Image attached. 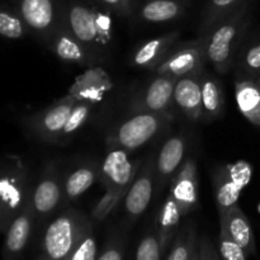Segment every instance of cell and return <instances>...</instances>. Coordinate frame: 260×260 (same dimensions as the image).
Returning <instances> with one entry per match:
<instances>
[{
	"label": "cell",
	"instance_id": "6da1fadb",
	"mask_svg": "<svg viewBox=\"0 0 260 260\" xmlns=\"http://www.w3.org/2000/svg\"><path fill=\"white\" fill-rule=\"evenodd\" d=\"M250 23L249 2L226 19L202 35L206 43V58L218 74H226L235 63L243 38Z\"/></svg>",
	"mask_w": 260,
	"mask_h": 260
},
{
	"label": "cell",
	"instance_id": "7a4b0ae2",
	"mask_svg": "<svg viewBox=\"0 0 260 260\" xmlns=\"http://www.w3.org/2000/svg\"><path fill=\"white\" fill-rule=\"evenodd\" d=\"M90 226V220L78 210L62 212L46 229L38 260H66Z\"/></svg>",
	"mask_w": 260,
	"mask_h": 260
},
{
	"label": "cell",
	"instance_id": "3957f363",
	"mask_svg": "<svg viewBox=\"0 0 260 260\" xmlns=\"http://www.w3.org/2000/svg\"><path fill=\"white\" fill-rule=\"evenodd\" d=\"M172 121V113L136 112L122 122L107 139L109 149H122L129 152L144 146L161 134Z\"/></svg>",
	"mask_w": 260,
	"mask_h": 260
},
{
	"label": "cell",
	"instance_id": "277c9868",
	"mask_svg": "<svg viewBox=\"0 0 260 260\" xmlns=\"http://www.w3.org/2000/svg\"><path fill=\"white\" fill-rule=\"evenodd\" d=\"M65 27L89 51L112 40V19L108 13L83 3H73L66 10Z\"/></svg>",
	"mask_w": 260,
	"mask_h": 260
},
{
	"label": "cell",
	"instance_id": "5b68a950",
	"mask_svg": "<svg viewBox=\"0 0 260 260\" xmlns=\"http://www.w3.org/2000/svg\"><path fill=\"white\" fill-rule=\"evenodd\" d=\"M29 197L24 168L19 162L4 165L0 169V233H7Z\"/></svg>",
	"mask_w": 260,
	"mask_h": 260
},
{
	"label": "cell",
	"instance_id": "8992f818",
	"mask_svg": "<svg viewBox=\"0 0 260 260\" xmlns=\"http://www.w3.org/2000/svg\"><path fill=\"white\" fill-rule=\"evenodd\" d=\"M251 175L253 167L244 160L216 169L213 174V189L218 215H225L231 207L239 205L241 192L250 183Z\"/></svg>",
	"mask_w": 260,
	"mask_h": 260
},
{
	"label": "cell",
	"instance_id": "52a82bcc",
	"mask_svg": "<svg viewBox=\"0 0 260 260\" xmlns=\"http://www.w3.org/2000/svg\"><path fill=\"white\" fill-rule=\"evenodd\" d=\"M206 61V43L205 38L201 36L194 41L175 43L167 57L155 69V73L177 79L201 75L203 74Z\"/></svg>",
	"mask_w": 260,
	"mask_h": 260
},
{
	"label": "cell",
	"instance_id": "ba28073f",
	"mask_svg": "<svg viewBox=\"0 0 260 260\" xmlns=\"http://www.w3.org/2000/svg\"><path fill=\"white\" fill-rule=\"evenodd\" d=\"M76 102L70 94L58 99L52 106L28 118V128L42 141L60 142L63 127Z\"/></svg>",
	"mask_w": 260,
	"mask_h": 260
},
{
	"label": "cell",
	"instance_id": "9c48e42d",
	"mask_svg": "<svg viewBox=\"0 0 260 260\" xmlns=\"http://www.w3.org/2000/svg\"><path fill=\"white\" fill-rule=\"evenodd\" d=\"M139 172V162L128 159V152L122 149H109L99 168V179L106 190L126 196Z\"/></svg>",
	"mask_w": 260,
	"mask_h": 260
},
{
	"label": "cell",
	"instance_id": "30bf717a",
	"mask_svg": "<svg viewBox=\"0 0 260 260\" xmlns=\"http://www.w3.org/2000/svg\"><path fill=\"white\" fill-rule=\"evenodd\" d=\"M155 187V160H147L137 172L128 192L124 196V210L131 220H136L149 207Z\"/></svg>",
	"mask_w": 260,
	"mask_h": 260
},
{
	"label": "cell",
	"instance_id": "8fae6325",
	"mask_svg": "<svg viewBox=\"0 0 260 260\" xmlns=\"http://www.w3.org/2000/svg\"><path fill=\"white\" fill-rule=\"evenodd\" d=\"M187 139L183 134L168 139L155 159V187L157 192L164 189L184 162Z\"/></svg>",
	"mask_w": 260,
	"mask_h": 260
},
{
	"label": "cell",
	"instance_id": "7c38bea8",
	"mask_svg": "<svg viewBox=\"0 0 260 260\" xmlns=\"http://www.w3.org/2000/svg\"><path fill=\"white\" fill-rule=\"evenodd\" d=\"M179 206L183 216L192 212L198 203V175L194 157L184 160L180 169L170 182L169 193Z\"/></svg>",
	"mask_w": 260,
	"mask_h": 260
},
{
	"label": "cell",
	"instance_id": "4fadbf2b",
	"mask_svg": "<svg viewBox=\"0 0 260 260\" xmlns=\"http://www.w3.org/2000/svg\"><path fill=\"white\" fill-rule=\"evenodd\" d=\"M63 198V185L58 173L52 164H48L43 172L41 180L30 194V203L36 217L51 215Z\"/></svg>",
	"mask_w": 260,
	"mask_h": 260
},
{
	"label": "cell",
	"instance_id": "5bb4252c",
	"mask_svg": "<svg viewBox=\"0 0 260 260\" xmlns=\"http://www.w3.org/2000/svg\"><path fill=\"white\" fill-rule=\"evenodd\" d=\"M17 12L37 35L51 37L58 28L55 0H18Z\"/></svg>",
	"mask_w": 260,
	"mask_h": 260
},
{
	"label": "cell",
	"instance_id": "9a60e30c",
	"mask_svg": "<svg viewBox=\"0 0 260 260\" xmlns=\"http://www.w3.org/2000/svg\"><path fill=\"white\" fill-rule=\"evenodd\" d=\"M177 78L170 75H159L154 80L150 81L141 95L135 101L132 109L134 112H155L164 113L169 112L174 95V88L177 84Z\"/></svg>",
	"mask_w": 260,
	"mask_h": 260
},
{
	"label": "cell",
	"instance_id": "2e32d148",
	"mask_svg": "<svg viewBox=\"0 0 260 260\" xmlns=\"http://www.w3.org/2000/svg\"><path fill=\"white\" fill-rule=\"evenodd\" d=\"M112 89H113V83L107 71L99 66H93L76 76L74 83L69 88L68 94L74 96L76 101L96 104L103 101L104 95Z\"/></svg>",
	"mask_w": 260,
	"mask_h": 260
},
{
	"label": "cell",
	"instance_id": "e0dca14e",
	"mask_svg": "<svg viewBox=\"0 0 260 260\" xmlns=\"http://www.w3.org/2000/svg\"><path fill=\"white\" fill-rule=\"evenodd\" d=\"M35 220L36 213L29 197L24 207L12 221L5 233L4 260H18V258H20L32 235Z\"/></svg>",
	"mask_w": 260,
	"mask_h": 260
},
{
	"label": "cell",
	"instance_id": "ac0fdd59",
	"mask_svg": "<svg viewBox=\"0 0 260 260\" xmlns=\"http://www.w3.org/2000/svg\"><path fill=\"white\" fill-rule=\"evenodd\" d=\"M202 74L179 78L174 88L173 102L190 121L202 118Z\"/></svg>",
	"mask_w": 260,
	"mask_h": 260
},
{
	"label": "cell",
	"instance_id": "d6986e66",
	"mask_svg": "<svg viewBox=\"0 0 260 260\" xmlns=\"http://www.w3.org/2000/svg\"><path fill=\"white\" fill-rule=\"evenodd\" d=\"M179 36V30H174L142 43L132 56V65L147 70H155L177 43Z\"/></svg>",
	"mask_w": 260,
	"mask_h": 260
},
{
	"label": "cell",
	"instance_id": "ffe728a7",
	"mask_svg": "<svg viewBox=\"0 0 260 260\" xmlns=\"http://www.w3.org/2000/svg\"><path fill=\"white\" fill-rule=\"evenodd\" d=\"M50 47L60 60L78 65H90L93 55L66 27H60L50 38Z\"/></svg>",
	"mask_w": 260,
	"mask_h": 260
},
{
	"label": "cell",
	"instance_id": "44dd1931",
	"mask_svg": "<svg viewBox=\"0 0 260 260\" xmlns=\"http://www.w3.org/2000/svg\"><path fill=\"white\" fill-rule=\"evenodd\" d=\"M220 226L225 229L226 233L248 253V255L255 254L256 246L253 228L240 206H234L225 215L220 216Z\"/></svg>",
	"mask_w": 260,
	"mask_h": 260
},
{
	"label": "cell",
	"instance_id": "7402d4cb",
	"mask_svg": "<svg viewBox=\"0 0 260 260\" xmlns=\"http://www.w3.org/2000/svg\"><path fill=\"white\" fill-rule=\"evenodd\" d=\"M187 0H144L137 17L145 23H169L179 19L187 10Z\"/></svg>",
	"mask_w": 260,
	"mask_h": 260
},
{
	"label": "cell",
	"instance_id": "603a6c76",
	"mask_svg": "<svg viewBox=\"0 0 260 260\" xmlns=\"http://www.w3.org/2000/svg\"><path fill=\"white\" fill-rule=\"evenodd\" d=\"M183 217L184 216L179 206L177 205L172 196L168 194L157 212L156 221H155V230L159 236L162 251H165L172 245L178 230L180 229V221Z\"/></svg>",
	"mask_w": 260,
	"mask_h": 260
},
{
	"label": "cell",
	"instance_id": "cb8c5ba5",
	"mask_svg": "<svg viewBox=\"0 0 260 260\" xmlns=\"http://www.w3.org/2000/svg\"><path fill=\"white\" fill-rule=\"evenodd\" d=\"M239 111L250 123L260 126V89L254 79H241L235 83Z\"/></svg>",
	"mask_w": 260,
	"mask_h": 260
},
{
	"label": "cell",
	"instance_id": "d4e9b609",
	"mask_svg": "<svg viewBox=\"0 0 260 260\" xmlns=\"http://www.w3.org/2000/svg\"><path fill=\"white\" fill-rule=\"evenodd\" d=\"M202 118L216 119L223 114L225 98L220 83L208 73L202 74Z\"/></svg>",
	"mask_w": 260,
	"mask_h": 260
},
{
	"label": "cell",
	"instance_id": "484cf974",
	"mask_svg": "<svg viewBox=\"0 0 260 260\" xmlns=\"http://www.w3.org/2000/svg\"><path fill=\"white\" fill-rule=\"evenodd\" d=\"M99 177V168L95 164H86L71 173L63 183V198L73 201L80 197L93 185Z\"/></svg>",
	"mask_w": 260,
	"mask_h": 260
},
{
	"label": "cell",
	"instance_id": "4316f807",
	"mask_svg": "<svg viewBox=\"0 0 260 260\" xmlns=\"http://www.w3.org/2000/svg\"><path fill=\"white\" fill-rule=\"evenodd\" d=\"M248 2L249 0H207L201 20V33H207Z\"/></svg>",
	"mask_w": 260,
	"mask_h": 260
},
{
	"label": "cell",
	"instance_id": "83f0119b",
	"mask_svg": "<svg viewBox=\"0 0 260 260\" xmlns=\"http://www.w3.org/2000/svg\"><path fill=\"white\" fill-rule=\"evenodd\" d=\"M197 244V229L193 221H188L178 230L167 260H189Z\"/></svg>",
	"mask_w": 260,
	"mask_h": 260
},
{
	"label": "cell",
	"instance_id": "f1b7e54d",
	"mask_svg": "<svg viewBox=\"0 0 260 260\" xmlns=\"http://www.w3.org/2000/svg\"><path fill=\"white\" fill-rule=\"evenodd\" d=\"M235 62L238 70L248 78L260 76V40L249 43L244 48H240L236 55Z\"/></svg>",
	"mask_w": 260,
	"mask_h": 260
},
{
	"label": "cell",
	"instance_id": "f546056e",
	"mask_svg": "<svg viewBox=\"0 0 260 260\" xmlns=\"http://www.w3.org/2000/svg\"><path fill=\"white\" fill-rule=\"evenodd\" d=\"M28 25L18 12L0 8V36L9 40H19L28 32Z\"/></svg>",
	"mask_w": 260,
	"mask_h": 260
},
{
	"label": "cell",
	"instance_id": "4dcf8cb0",
	"mask_svg": "<svg viewBox=\"0 0 260 260\" xmlns=\"http://www.w3.org/2000/svg\"><path fill=\"white\" fill-rule=\"evenodd\" d=\"M94 104L89 103V102L84 101H78L74 106L73 111H71L70 116H69L68 122H66L65 127L62 129V134H61L60 142L63 140H68L69 137L73 136L81 126L86 122V119L89 118L91 113V108H93Z\"/></svg>",
	"mask_w": 260,
	"mask_h": 260
},
{
	"label": "cell",
	"instance_id": "1f68e13d",
	"mask_svg": "<svg viewBox=\"0 0 260 260\" xmlns=\"http://www.w3.org/2000/svg\"><path fill=\"white\" fill-rule=\"evenodd\" d=\"M162 251L156 230H151L140 240L137 245L135 260H161Z\"/></svg>",
	"mask_w": 260,
	"mask_h": 260
},
{
	"label": "cell",
	"instance_id": "d6a6232c",
	"mask_svg": "<svg viewBox=\"0 0 260 260\" xmlns=\"http://www.w3.org/2000/svg\"><path fill=\"white\" fill-rule=\"evenodd\" d=\"M98 259V246H96L95 236L93 233V226L86 230L83 238L79 240L75 248L70 253L66 260H96Z\"/></svg>",
	"mask_w": 260,
	"mask_h": 260
},
{
	"label": "cell",
	"instance_id": "836d02e7",
	"mask_svg": "<svg viewBox=\"0 0 260 260\" xmlns=\"http://www.w3.org/2000/svg\"><path fill=\"white\" fill-rule=\"evenodd\" d=\"M218 254L221 260H246L248 253L220 226L218 236Z\"/></svg>",
	"mask_w": 260,
	"mask_h": 260
},
{
	"label": "cell",
	"instance_id": "e575fe53",
	"mask_svg": "<svg viewBox=\"0 0 260 260\" xmlns=\"http://www.w3.org/2000/svg\"><path fill=\"white\" fill-rule=\"evenodd\" d=\"M123 198L124 196L121 194V193L106 190L103 197L96 202V205L91 210V217L96 221L106 220L111 215L112 211L116 208V206L118 205L119 201L123 200Z\"/></svg>",
	"mask_w": 260,
	"mask_h": 260
},
{
	"label": "cell",
	"instance_id": "d590c367",
	"mask_svg": "<svg viewBox=\"0 0 260 260\" xmlns=\"http://www.w3.org/2000/svg\"><path fill=\"white\" fill-rule=\"evenodd\" d=\"M124 251H126L124 239L119 235L113 236L112 239H109L96 260H123Z\"/></svg>",
	"mask_w": 260,
	"mask_h": 260
},
{
	"label": "cell",
	"instance_id": "8d00e7d4",
	"mask_svg": "<svg viewBox=\"0 0 260 260\" xmlns=\"http://www.w3.org/2000/svg\"><path fill=\"white\" fill-rule=\"evenodd\" d=\"M198 250H200L201 260H221L220 254L216 250L208 236L198 238Z\"/></svg>",
	"mask_w": 260,
	"mask_h": 260
},
{
	"label": "cell",
	"instance_id": "74e56055",
	"mask_svg": "<svg viewBox=\"0 0 260 260\" xmlns=\"http://www.w3.org/2000/svg\"><path fill=\"white\" fill-rule=\"evenodd\" d=\"M101 3L119 17H127L132 12V0H101Z\"/></svg>",
	"mask_w": 260,
	"mask_h": 260
},
{
	"label": "cell",
	"instance_id": "f35d334b",
	"mask_svg": "<svg viewBox=\"0 0 260 260\" xmlns=\"http://www.w3.org/2000/svg\"><path fill=\"white\" fill-rule=\"evenodd\" d=\"M189 260H201L200 259V250H198V244H197V246L194 248V250H193L192 256H190Z\"/></svg>",
	"mask_w": 260,
	"mask_h": 260
},
{
	"label": "cell",
	"instance_id": "ab89813d",
	"mask_svg": "<svg viewBox=\"0 0 260 260\" xmlns=\"http://www.w3.org/2000/svg\"><path fill=\"white\" fill-rule=\"evenodd\" d=\"M255 80H256V84H258V86H259V89H260V78H256Z\"/></svg>",
	"mask_w": 260,
	"mask_h": 260
},
{
	"label": "cell",
	"instance_id": "60d3db41",
	"mask_svg": "<svg viewBox=\"0 0 260 260\" xmlns=\"http://www.w3.org/2000/svg\"><path fill=\"white\" fill-rule=\"evenodd\" d=\"M258 210H259V212H260V205H259V208H258Z\"/></svg>",
	"mask_w": 260,
	"mask_h": 260
},
{
	"label": "cell",
	"instance_id": "b9f144b4",
	"mask_svg": "<svg viewBox=\"0 0 260 260\" xmlns=\"http://www.w3.org/2000/svg\"><path fill=\"white\" fill-rule=\"evenodd\" d=\"M259 78H260V76H259Z\"/></svg>",
	"mask_w": 260,
	"mask_h": 260
}]
</instances>
